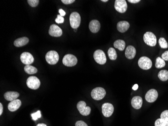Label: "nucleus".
Returning a JSON list of instances; mask_svg holds the SVG:
<instances>
[{
  "label": "nucleus",
  "instance_id": "obj_1",
  "mask_svg": "<svg viewBox=\"0 0 168 126\" xmlns=\"http://www.w3.org/2000/svg\"><path fill=\"white\" fill-rule=\"evenodd\" d=\"M69 22L71 28L77 29L81 23V16L80 14L77 12H73L69 16Z\"/></svg>",
  "mask_w": 168,
  "mask_h": 126
},
{
  "label": "nucleus",
  "instance_id": "obj_2",
  "mask_svg": "<svg viewBox=\"0 0 168 126\" xmlns=\"http://www.w3.org/2000/svg\"><path fill=\"white\" fill-rule=\"evenodd\" d=\"M45 59L49 64H56L59 60V55L56 51H50L46 54Z\"/></svg>",
  "mask_w": 168,
  "mask_h": 126
},
{
  "label": "nucleus",
  "instance_id": "obj_3",
  "mask_svg": "<svg viewBox=\"0 0 168 126\" xmlns=\"http://www.w3.org/2000/svg\"><path fill=\"white\" fill-rule=\"evenodd\" d=\"M144 41L147 45L151 47H155L157 44V38L152 32H147L144 34Z\"/></svg>",
  "mask_w": 168,
  "mask_h": 126
},
{
  "label": "nucleus",
  "instance_id": "obj_4",
  "mask_svg": "<svg viewBox=\"0 0 168 126\" xmlns=\"http://www.w3.org/2000/svg\"><path fill=\"white\" fill-rule=\"evenodd\" d=\"M106 91L103 88L96 87L92 90L91 96L96 101H99L105 97Z\"/></svg>",
  "mask_w": 168,
  "mask_h": 126
},
{
  "label": "nucleus",
  "instance_id": "obj_5",
  "mask_svg": "<svg viewBox=\"0 0 168 126\" xmlns=\"http://www.w3.org/2000/svg\"><path fill=\"white\" fill-rule=\"evenodd\" d=\"M78 60L75 56L71 54L65 55L63 59V64L67 67H73L77 64Z\"/></svg>",
  "mask_w": 168,
  "mask_h": 126
},
{
  "label": "nucleus",
  "instance_id": "obj_6",
  "mask_svg": "<svg viewBox=\"0 0 168 126\" xmlns=\"http://www.w3.org/2000/svg\"><path fill=\"white\" fill-rule=\"evenodd\" d=\"M94 58L96 62L100 65L105 64L107 61L105 54L100 49L96 50L94 53Z\"/></svg>",
  "mask_w": 168,
  "mask_h": 126
},
{
  "label": "nucleus",
  "instance_id": "obj_7",
  "mask_svg": "<svg viewBox=\"0 0 168 126\" xmlns=\"http://www.w3.org/2000/svg\"><path fill=\"white\" fill-rule=\"evenodd\" d=\"M138 64L140 68L147 70L152 67V62L149 58L147 57H142L138 60Z\"/></svg>",
  "mask_w": 168,
  "mask_h": 126
},
{
  "label": "nucleus",
  "instance_id": "obj_8",
  "mask_svg": "<svg viewBox=\"0 0 168 126\" xmlns=\"http://www.w3.org/2000/svg\"><path fill=\"white\" fill-rule=\"evenodd\" d=\"M27 85L31 89H37L40 85V82L38 78L35 76H30L27 80Z\"/></svg>",
  "mask_w": 168,
  "mask_h": 126
},
{
  "label": "nucleus",
  "instance_id": "obj_9",
  "mask_svg": "<svg viewBox=\"0 0 168 126\" xmlns=\"http://www.w3.org/2000/svg\"><path fill=\"white\" fill-rule=\"evenodd\" d=\"M78 111L82 115L87 116L90 115L91 113V108L87 107L86 103L84 101H80L77 105Z\"/></svg>",
  "mask_w": 168,
  "mask_h": 126
},
{
  "label": "nucleus",
  "instance_id": "obj_10",
  "mask_svg": "<svg viewBox=\"0 0 168 126\" xmlns=\"http://www.w3.org/2000/svg\"><path fill=\"white\" fill-rule=\"evenodd\" d=\"M114 8L119 13H124L127 10V3L125 0H116L115 1Z\"/></svg>",
  "mask_w": 168,
  "mask_h": 126
},
{
  "label": "nucleus",
  "instance_id": "obj_11",
  "mask_svg": "<svg viewBox=\"0 0 168 126\" xmlns=\"http://www.w3.org/2000/svg\"><path fill=\"white\" fill-rule=\"evenodd\" d=\"M102 111L104 117H109L114 111V107L110 103H105L102 105Z\"/></svg>",
  "mask_w": 168,
  "mask_h": 126
},
{
  "label": "nucleus",
  "instance_id": "obj_12",
  "mask_svg": "<svg viewBox=\"0 0 168 126\" xmlns=\"http://www.w3.org/2000/svg\"><path fill=\"white\" fill-rule=\"evenodd\" d=\"M20 60L23 64L26 65H30L34 61L32 55L28 52H24L22 53L20 56Z\"/></svg>",
  "mask_w": 168,
  "mask_h": 126
},
{
  "label": "nucleus",
  "instance_id": "obj_13",
  "mask_svg": "<svg viewBox=\"0 0 168 126\" xmlns=\"http://www.w3.org/2000/svg\"><path fill=\"white\" fill-rule=\"evenodd\" d=\"M158 97V93L156 90L154 89L149 90L146 94L145 98L148 103L155 102Z\"/></svg>",
  "mask_w": 168,
  "mask_h": 126
},
{
  "label": "nucleus",
  "instance_id": "obj_14",
  "mask_svg": "<svg viewBox=\"0 0 168 126\" xmlns=\"http://www.w3.org/2000/svg\"><path fill=\"white\" fill-rule=\"evenodd\" d=\"M48 33L52 37H60L63 34V31L58 26L52 24L50 26Z\"/></svg>",
  "mask_w": 168,
  "mask_h": 126
},
{
  "label": "nucleus",
  "instance_id": "obj_15",
  "mask_svg": "<svg viewBox=\"0 0 168 126\" xmlns=\"http://www.w3.org/2000/svg\"><path fill=\"white\" fill-rule=\"evenodd\" d=\"M89 27L91 32L94 33H96L98 32L100 30V22L98 21L97 20H93L90 22Z\"/></svg>",
  "mask_w": 168,
  "mask_h": 126
},
{
  "label": "nucleus",
  "instance_id": "obj_16",
  "mask_svg": "<svg viewBox=\"0 0 168 126\" xmlns=\"http://www.w3.org/2000/svg\"><path fill=\"white\" fill-rule=\"evenodd\" d=\"M132 107L135 109H140L142 107V98L139 96H134L132 98Z\"/></svg>",
  "mask_w": 168,
  "mask_h": 126
},
{
  "label": "nucleus",
  "instance_id": "obj_17",
  "mask_svg": "<svg viewBox=\"0 0 168 126\" xmlns=\"http://www.w3.org/2000/svg\"><path fill=\"white\" fill-rule=\"evenodd\" d=\"M130 27L129 23L126 21L119 22L117 24V29L121 33L126 32Z\"/></svg>",
  "mask_w": 168,
  "mask_h": 126
},
{
  "label": "nucleus",
  "instance_id": "obj_18",
  "mask_svg": "<svg viewBox=\"0 0 168 126\" xmlns=\"http://www.w3.org/2000/svg\"><path fill=\"white\" fill-rule=\"evenodd\" d=\"M21 105V101L19 99H16L14 101H12L10 103L8 106V108L9 111H15L19 109Z\"/></svg>",
  "mask_w": 168,
  "mask_h": 126
},
{
  "label": "nucleus",
  "instance_id": "obj_19",
  "mask_svg": "<svg viewBox=\"0 0 168 126\" xmlns=\"http://www.w3.org/2000/svg\"><path fill=\"white\" fill-rule=\"evenodd\" d=\"M125 55L127 59L130 60L133 59L136 55V49L135 47L132 45L128 46L125 51Z\"/></svg>",
  "mask_w": 168,
  "mask_h": 126
},
{
  "label": "nucleus",
  "instance_id": "obj_20",
  "mask_svg": "<svg viewBox=\"0 0 168 126\" xmlns=\"http://www.w3.org/2000/svg\"><path fill=\"white\" fill-rule=\"evenodd\" d=\"M19 96V93L15 91H8L4 94V97L7 101H14L17 99V98Z\"/></svg>",
  "mask_w": 168,
  "mask_h": 126
},
{
  "label": "nucleus",
  "instance_id": "obj_21",
  "mask_svg": "<svg viewBox=\"0 0 168 126\" xmlns=\"http://www.w3.org/2000/svg\"><path fill=\"white\" fill-rule=\"evenodd\" d=\"M29 42V39L26 37H20L16 39L14 42V45L16 47H21L27 45Z\"/></svg>",
  "mask_w": 168,
  "mask_h": 126
},
{
  "label": "nucleus",
  "instance_id": "obj_22",
  "mask_svg": "<svg viewBox=\"0 0 168 126\" xmlns=\"http://www.w3.org/2000/svg\"><path fill=\"white\" fill-rule=\"evenodd\" d=\"M114 47L119 51H122L125 49V41L121 39H118L114 42Z\"/></svg>",
  "mask_w": 168,
  "mask_h": 126
},
{
  "label": "nucleus",
  "instance_id": "obj_23",
  "mask_svg": "<svg viewBox=\"0 0 168 126\" xmlns=\"http://www.w3.org/2000/svg\"><path fill=\"white\" fill-rule=\"evenodd\" d=\"M158 77L162 81H166L168 80V71L163 70L158 74Z\"/></svg>",
  "mask_w": 168,
  "mask_h": 126
},
{
  "label": "nucleus",
  "instance_id": "obj_24",
  "mask_svg": "<svg viewBox=\"0 0 168 126\" xmlns=\"http://www.w3.org/2000/svg\"><path fill=\"white\" fill-rule=\"evenodd\" d=\"M24 71L28 74H34L37 72V69L31 65H26L24 67Z\"/></svg>",
  "mask_w": 168,
  "mask_h": 126
},
{
  "label": "nucleus",
  "instance_id": "obj_25",
  "mask_svg": "<svg viewBox=\"0 0 168 126\" xmlns=\"http://www.w3.org/2000/svg\"><path fill=\"white\" fill-rule=\"evenodd\" d=\"M108 55L110 60H115L117 59L116 51L113 47H110L108 51Z\"/></svg>",
  "mask_w": 168,
  "mask_h": 126
},
{
  "label": "nucleus",
  "instance_id": "obj_26",
  "mask_svg": "<svg viewBox=\"0 0 168 126\" xmlns=\"http://www.w3.org/2000/svg\"><path fill=\"white\" fill-rule=\"evenodd\" d=\"M166 63L162 58L157 57L155 61V67L157 68L160 69L165 66Z\"/></svg>",
  "mask_w": 168,
  "mask_h": 126
},
{
  "label": "nucleus",
  "instance_id": "obj_27",
  "mask_svg": "<svg viewBox=\"0 0 168 126\" xmlns=\"http://www.w3.org/2000/svg\"><path fill=\"white\" fill-rule=\"evenodd\" d=\"M159 43L162 49H167L168 47V44L164 37H161L159 40Z\"/></svg>",
  "mask_w": 168,
  "mask_h": 126
},
{
  "label": "nucleus",
  "instance_id": "obj_28",
  "mask_svg": "<svg viewBox=\"0 0 168 126\" xmlns=\"http://www.w3.org/2000/svg\"><path fill=\"white\" fill-rule=\"evenodd\" d=\"M155 126H168V123L162 119H158L155 121Z\"/></svg>",
  "mask_w": 168,
  "mask_h": 126
},
{
  "label": "nucleus",
  "instance_id": "obj_29",
  "mask_svg": "<svg viewBox=\"0 0 168 126\" xmlns=\"http://www.w3.org/2000/svg\"><path fill=\"white\" fill-rule=\"evenodd\" d=\"M161 119L164 120L168 123V110L164 111L161 115Z\"/></svg>",
  "mask_w": 168,
  "mask_h": 126
},
{
  "label": "nucleus",
  "instance_id": "obj_30",
  "mask_svg": "<svg viewBox=\"0 0 168 126\" xmlns=\"http://www.w3.org/2000/svg\"><path fill=\"white\" fill-rule=\"evenodd\" d=\"M31 117L32 118L33 120H34V121H36L38 119L41 118V115L40 111H38L36 113H32L31 114Z\"/></svg>",
  "mask_w": 168,
  "mask_h": 126
},
{
  "label": "nucleus",
  "instance_id": "obj_31",
  "mask_svg": "<svg viewBox=\"0 0 168 126\" xmlns=\"http://www.w3.org/2000/svg\"><path fill=\"white\" fill-rule=\"evenodd\" d=\"M28 3L30 6L32 7H35L37 6V5L39 4V1L38 0H28Z\"/></svg>",
  "mask_w": 168,
  "mask_h": 126
},
{
  "label": "nucleus",
  "instance_id": "obj_32",
  "mask_svg": "<svg viewBox=\"0 0 168 126\" xmlns=\"http://www.w3.org/2000/svg\"><path fill=\"white\" fill-rule=\"evenodd\" d=\"M55 21L57 23H63L64 22V18H63V17L61 16L60 15H58L57 16V18Z\"/></svg>",
  "mask_w": 168,
  "mask_h": 126
},
{
  "label": "nucleus",
  "instance_id": "obj_33",
  "mask_svg": "<svg viewBox=\"0 0 168 126\" xmlns=\"http://www.w3.org/2000/svg\"><path fill=\"white\" fill-rule=\"evenodd\" d=\"M75 125V126H88L86 123L82 121H79L76 122Z\"/></svg>",
  "mask_w": 168,
  "mask_h": 126
},
{
  "label": "nucleus",
  "instance_id": "obj_34",
  "mask_svg": "<svg viewBox=\"0 0 168 126\" xmlns=\"http://www.w3.org/2000/svg\"><path fill=\"white\" fill-rule=\"evenodd\" d=\"M162 58L164 61H168V51L164 52L162 54Z\"/></svg>",
  "mask_w": 168,
  "mask_h": 126
},
{
  "label": "nucleus",
  "instance_id": "obj_35",
  "mask_svg": "<svg viewBox=\"0 0 168 126\" xmlns=\"http://www.w3.org/2000/svg\"><path fill=\"white\" fill-rule=\"evenodd\" d=\"M62 2L65 5H69L75 2V0H62Z\"/></svg>",
  "mask_w": 168,
  "mask_h": 126
},
{
  "label": "nucleus",
  "instance_id": "obj_36",
  "mask_svg": "<svg viewBox=\"0 0 168 126\" xmlns=\"http://www.w3.org/2000/svg\"><path fill=\"white\" fill-rule=\"evenodd\" d=\"M59 13L60 14V15L61 16H64L65 15V11H63V9H60L59 10Z\"/></svg>",
  "mask_w": 168,
  "mask_h": 126
},
{
  "label": "nucleus",
  "instance_id": "obj_37",
  "mask_svg": "<svg viewBox=\"0 0 168 126\" xmlns=\"http://www.w3.org/2000/svg\"><path fill=\"white\" fill-rule=\"evenodd\" d=\"M128 2L136 4V3H138L140 2V0H128Z\"/></svg>",
  "mask_w": 168,
  "mask_h": 126
},
{
  "label": "nucleus",
  "instance_id": "obj_38",
  "mask_svg": "<svg viewBox=\"0 0 168 126\" xmlns=\"http://www.w3.org/2000/svg\"><path fill=\"white\" fill-rule=\"evenodd\" d=\"M3 111V107L1 103H0V115H2Z\"/></svg>",
  "mask_w": 168,
  "mask_h": 126
},
{
  "label": "nucleus",
  "instance_id": "obj_39",
  "mask_svg": "<svg viewBox=\"0 0 168 126\" xmlns=\"http://www.w3.org/2000/svg\"><path fill=\"white\" fill-rule=\"evenodd\" d=\"M138 84H134V86L132 87V89L134 90H138Z\"/></svg>",
  "mask_w": 168,
  "mask_h": 126
},
{
  "label": "nucleus",
  "instance_id": "obj_40",
  "mask_svg": "<svg viewBox=\"0 0 168 126\" xmlns=\"http://www.w3.org/2000/svg\"><path fill=\"white\" fill-rule=\"evenodd\" d=\"M37 126H47L44 124H38Z\"/></svg>",
  "mask_w": 168,
  "mask_h": 126
},
{
  "label": "nucleus",
  "instance_id": "obj_41",
  "mask_svg": "<svg viewBox=\"0 0 168 126\" xmlns=\"http://www.w3.org/2000/svg\"><path fill=\"white\" fill-rule=\"evenodd\" d=\"M102 2H108V0H102Z\"/></svg>",
  "mask_w": 168,
  "mask_h": 126
},
{
  "label": "nucleus",
  "instance_id": "obj_42",
  "mask_svg": "<svg viewBox=\"0 0 168 126\" xmlns=\"http://www.w3.org/2000/svg\"><path fill=\"white\" fill-rule=\"evenodd\" d=\"M77 29H75L74 30V31H75V32H77Z\"/></svg>",
  "mask_w": 168,
  "mask_h": 126
}]
</instances>
